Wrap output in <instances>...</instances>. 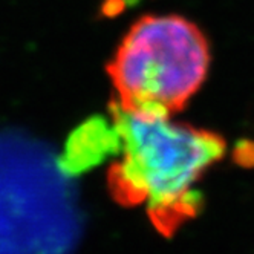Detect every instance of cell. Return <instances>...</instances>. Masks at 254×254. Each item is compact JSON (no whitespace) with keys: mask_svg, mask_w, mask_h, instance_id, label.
<instances>
[{"mask_svg":"<svg viewBox=\"0 0 254 254\" xmlns=\"http://www.w3.org/2000/svg\"><path fill=\"white\" fill-rule=\"evenodd\" d=\"M236 159L247 167L254 166V142L253 141H241L236 146Z\"/></svg>","mask_w":254,"mask_h":254,"instance_id":"4","label":"cell"},{"mask_svg":"<svg viewBox=\"0 0 254 254\" xmlns=\"http://www.w3.org/2000/svg\"><path fill=\"white\" fill-rule=\"evenodd\" d=\"M123 139L114 121L94 115L70 132L57 167L66 178H78L97 169L107 159L120 156Z\"/></svg>","mask_w":254,"mask_h":254,"instance_id":"3","label":"cell"},{"mask_svg":"<svg viewBox=\"0 0 254 254\" xmlns=\"http://www.w3.org/2000/svg\"><path fill=\"white\" fill-rule=\"evenodd\" d=\"M123 139L121 159L111 169V187L118 201L144 204L153 224L172 233L201 210L202 193L194 186L225 153L224 139L169 118L144 117L109 104Z\"/></svg>","mask_w":254,"mask_h":254,"instance_id":"1","label":"cell"},{"mask_svg":"<svg viewBox=\"0 0 254 254\" xmlns=\"http://www.w3.org/2000/svg\"><path fill=\"white\" fill-rule=\"evenodd\" d=\"M208 64L207 39L194 23L179 15H144L126 34L107 72L124 109L170 118L197 92Z\"/></svg>","mask_w":254,"mask_h":254,"instance_id":"2","label":"cell"}]
</instances>
